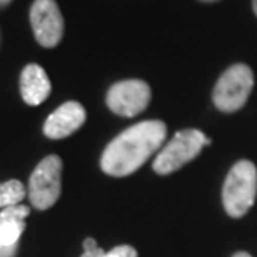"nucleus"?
<instances>
[{
  "label": "nucleus",
  "mask_w": 257,
  "mask_h": 257,
  "mask_svg": "<svg viewBox=\"0 0 257 257\" xmlns=\"http://www.w3.org/2000/svg\"><path fill=\"white\" fill-rule=\"evenodd\" d=\"M167 137V125L162 120H142L120 132L100 157V169L107 176L125 177L141 169Z\"/></svg>",
  "instance_id": "obj_1"
},
{
  "label": "nucleus",
  "mask_w": 257,
  "mask_h": 257,
  "mask_svg": "<svg viewBox=\"0 0 257 257\" xmlns=\"http://www.w3.org/2000/svg\"><path fill=\"white\" fill-rule=\"evenodd\" d=\"M257 195V169L254 162L239 161L229 171L222 187V204L229 217L239 219L249 212Z\"/></svg>",
  "instance_id": "obj_2"
},
{
  "label": "nucleus",
  "mask_w": 257,
  "mask_h": 257,
  "mask_svg": "<svg viewBox=\"0 0 257 257\" xmlns=\"http://www.w3.org/2000/svg\"><path fill=\"white\" fill-rule=\"evenodd\" d=\"M212 141L205 137L204 132L197 128H184L179 131L166 146H164L154 159L152 169L159 176L176 172L199 156L202 147L210 146Z\"/></svg>",
  "instance_id": "obj_3"
},
{
  "label": "nucleus",
  "mask_w": 257,
  "mask_h": 257,
  "mask_svg": "<svg viewBox=\"0 0 257 257\" xmlns=\"http://www.w3.org/2000/svg\"><path fill=\"white\" fill-rule=\"evenodd\" d=\"M254 87V74L249 65H230L219 77L214 87V105L222 112H235L242 109Z\"/></svg>",
  "instance_id": "obj_4"
},
{
  "label": "nucleus",
  "mask_w": 257,
  "mask_h": 257,
  "mask_svg": "<svg viewBox=\"0 0 257 257\" xmlns=\"http://www.w3.org/2000/svg\"><path fill=\"white\" fill-rule=\"evenodd\" d=\"M62 192V159L47 156L34 169L29 181L30 204L39 210H47L57 202Z\"/></svg>",
  "instance_id": "obj_5"
},
{
  "label": "nucleus",
  "mask_w": 257,
  "mask_h": 257,
  "mask_svg": "<svg viewBox=\"0 0 257 257\" xmlns=\"http://www.w3.org/2000/svg\"><path fill=\"white\" fill-rule=\"evenodd\" d=\"M107 107L120 117H136L147 109L151 102V87L139 79L120 80L107 92Z\"/></svg>",
  "instance_id": "obj_6"
},
{
  "label": "nucleus",
  "mask_w": 257,
  "mask_h": 257,
  "mask_svg": "<svg viewBox=\"0 0 257 257\" xmlns=\"http://www.w3.org/2000/svg\"><path fill=\"white\" fill-rule=\"evenodd\" d=\"M30 25L42 47H55L64 35V17L55 0H35L30 7Z\"/></svg>",
  "instance_id": "obj_7"
},
{
  "label": "nucleus",
  "mask_w": 257,
  "mask_h": 257,
  "mask_svg": "<svg viewBox=\"0 0 257 257\" xmlns=\"http://www.w3.org/2000/svg\"><path fill=\"white\" fill-rule=\"evenodd\" d=\"M85 117V109L79 102H65L44 122V134L49 139H65L84 125Z\"/></svg>",
  "instance_id": "obj_8"
},
{
  "label": "nucleus",
  "mask_w": 257,
  "mask_h": 257,
  "mask_svg": "<svg viewBox=\"0 0 257 257\" xmlns=\"http://www.w3.org/2000/svg\"><path fill=\"white\" fill-rule=\"evenodd\" d=\"M50 80L45 70L37 64H29L20 74V94L25 104L40 105L50 95Z\"/></svg>",
  "instance_id": "obj_9"
},
{
  "label": "nucleus",
  "mask_w": 257,
  "mask_h": 257,
  "mask_svg": "<svg viewBox=\"0 0 257 257\" xmlns=\"http://www.w3.org/2000/svg\"><path fill=\"white\" fill-rule=\"evenodd\" d=\"M25 230V220L0 217V247H17L20 235Z\"/></svg>",
  "instance_id": "obj_10"
},
{
  "label": "nucleus",
  "mask_w": 257,
  "mask_h": 257,
  "mask_svg": "<svg viewBox=\"0 0 257 257\" xmlns=\"http://www.w3.org/2000/svg\"><path fill=\"white\" fill-rule=\"evenodd\" d=\"M27 194H29V189H25L24 184L17 181V179L7 181L0 186V205H2V209L17 205L22 202Z\"/></svg>",
  "instance_id": "obj_11"
},
{
  "label": "nucleus",
  "mask_w": 257,
  "mask_h": 257,
  "mask_svg": "<svg viewBox=\"0 0 257 257\" xmlns=\"http://www.w3.org/2000/svg\"><path fill=\"white\" fill-rule=\"evenodd\" d=\"M29 214H30V207H29V205L17 204V205H12V207H5V209H2V212H0V217L25 220V219L29 217Z\"/></svg>",
  "instance_id": "obj_12"
},
{
  "label": "nucleus",
  "mask_w": 257,
  "mask_h": 257,
  "mask_svg": "<svg viewBox=\"0 0 257 257\" xmlns=\"http://www.w3.org/2000/svg\"><path fill=\"white\" fill-rule=\"evenodd\" d=\"M104 257H137V250L132 245H117L109 252H105Z\"/></svg>",
  "instance_id": "obj_13"
},
{
  "label": "nucleus",
  "mask_w": 257,
  "mask_h": 257,
  "mask_svg": "<svg viewBox=\"0 0 257 257\" xmlns=\"http://www.w3.org/2000/svg\"><path fill=\"white\" fill-rule=\"evenodd\" d=\"M104 255H105V252L99 247L95 250H84V254H82L80 257H104Z\"/></svg>",
  "instance_id": "obj_14"
},
{
  "label": "nucleus",
  "mask_w": 257,
  "mask_h": 257,
  "mask_svg": "<svg viewBox=\"0 0 257 257\" xmlns=\"http://www.w3.org/2000/svg\"><path fill=\"white\" fill-rule=\"evenodd\" d=\"M95 249H99V245H97L95 239L87 237V239L84 240V250H95Z\"/></svg>",
  "instance_id": "obj_15"
},
{
  "label": "nucleus",
  "mask_w": 257,
  "mask_h": 257,
  "mask_svg": "<svg viewBox=\"0 0 257 257\" xmlns=\"http://www.w3.org/2000/svg\"><path fill=\"white\" fill-rule=\"evenodd\" d=\"M232 257H252L250 254H247V252H235Z\"/></svg>",
  "instance_id": "obj_16"
},
{
  "label": "nucleus",
  "mask_w": 257,
  "mask_h": 257,
  "mask_svg": "<svg viewBox=\"0 0 257 257\" xmlns=\"http://www.w3.org/2000/svg\"><path fill=\"white\" fill-rule=\"evenodd\" d=\"M10 2H12V0H0V4H2L4 7H5V5H9Z\"/></svg>",
  "instance_id": "obj_17"
},
{
  "label": "nucleus",
  "mask_w": 257,
  "mask_h": 257,
  "mask_svg": "<svg viewBox=\"0 0 257 257\" xmlns=\"http://www.w3.org/2000/svg\"><path fill=\"white\" fill-rule=\"evenodd\" d=\"M252 7H254V12L257 15V0H252Z\"/></svg>",
  "instance_id": "obj_18"
},
{
  "label": "nucleus",
  "mask_w": 257,
  "mask_h": 257,
  "mask_svg": "<svg viewBox=\"0 0 257 257\" xmlns=\"http://www.w3.org/2000/svg\"><path fill=\"white\" fill-rule=\"evenodd\" d=\"M200 2H217V0H200Z\"/></svg>",
  "instance_id": "obj_19"
}]
</instances>
